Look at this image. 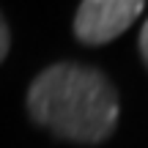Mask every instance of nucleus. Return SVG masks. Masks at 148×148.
Here are the masks:
<instances>
[{"label": "nucleus", "mask_w": 148, "mask_h": 148, "mask_svg": "<svg viewBox=\"0 0 148 148\" xmlns=\"http://www.w3.org/2000/svg\"><path fill=\"white\" fill-rule=\"evenodd\" d=\"M27 110L38 126L74 143H104L118 123V93L101 71L55 63L33 79Z\"/></svg>", "instance_id": "1"}, {"label": "nucleus", "mask_w": 148, "mask_h": 148, "mask_svg": "<svg viewBox=\"0 0 148 148\" xmlns=\"http://www.w3.org/2000/svg\"><path fill=\"white\" fill-rule=\"evenodd\" d=\"M140 52H143V60L148 63V19H145L143 30H140Z\"/></svg>", "instance_id": "4"}, {"label": "nucleus", "mask_w": 148, "mask_h": 148, "mask_svg": "<svg viewBox=\"0 0 148 148\" xmlns=\"http://www.w3.org/2000/svg\"><path fill=\"white\" fill-rule=\"evenodd\" d=\"M143 8L140 0H85L74 16V36L82 44H107L121 36Z\"/></svg>", "instance_id": "2"}, {"label": "nucleus", "mask_w": 148, "mask_h": 148, "mask_svg": "<svg viewBox=\"0 0 148 148\" xmlns=\"http://www.w3.org/2000/svg\"><path fill=\"white\" fill-rule=\"evenodd\" d=\"M8 44H11V36H8V25H5V19L0 16V63H3V58L8 55Z\"/></svg>", "instance_id": "3"}]
</instances>
